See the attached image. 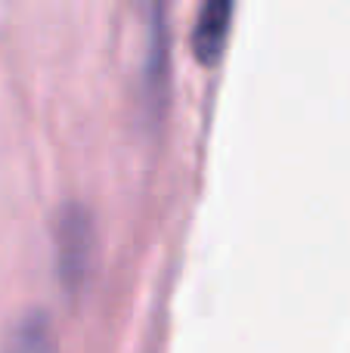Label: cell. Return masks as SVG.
<instances>
[{"instance_id": "cell-1", "label": "cell", "mask_w": 350, "mask_h": 353, "mask_svg": "<svg viewBox=\"0 0 350 353\" xmlns=\"http://www.w3.org/2000/svg\"><path fill=\"white\" fill-rule=\"evenodd\" d=\"M53 245L59 279L68 288H78L90 273L93 245H96V220L81 199H68L59 205L53 217Z\"/></svg>"}, {"instance_id": "cell-2", "label": "cell", "mask_w": 350, "mask_h": 353, "mask_svg": "<svg viewBox=\"0 0 350 353\" xmlns=\"http://www.w3.org/2000/svg\"><path fill=\"white\" fill-rule=\"evenodd\" d=\"M0 353H56V338L50 316L41 307H28L10 323Z\"/></svg>"}, {"instance_id": "cell-3", "label": "cell", "mask_w": 350, "mask_h": 353, "mask_svg": "<svg viewBox=\"0 0 350 353\" xmlns=\"http://www.w3.org/2000/svg\"><path fill=\"white\" fill-rule=\"evenodd\" d=\"M167 34H165V19H161V6L152 3V22H146V53H143V97L149 103H158L161 90H165V68H167Z\"/></svg>"}, {"instance_id": "cell-4", "label": "cell", "mask_w": 350, "mask_h": 353, "mask_svg": "<svg viewBox=\"0 0 350 353\" xmlns=\"http://www.w3.org/2000/svg\"><path fill=\"white\" fill-rule=\"evenodd\" d=\"M229 16H233V3L229 0H205L196 12V25H192V43L202 59H214L220 50L223 37L229 28Z\"/></svg>"}]
</instances>
